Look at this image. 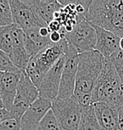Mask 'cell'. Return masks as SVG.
Wrapping results in <instances>:
<instances>
[{
  "instance_id": "6da1fadb",
  "label": "cell",
  "mask_w": 123,
  "mask_h": 130,
  "mask_svg": "<svg viewBox=\"0 0 123 130\" xmlns=\"http://www.w3.org/2000/svg\"><path fill=\"white\" fill-rule=\"evenodd\" d=\"M93 25L123 37V0H93L86 14Z\"/></svg>"
},
{
  "instance_id": "7a4b0ae2",
  "label": "cell",
  "mask_w": 123,
  "mask_h": 130,
  "mask_svg": "<svg viewBox=\"0 0 123 130\" xmlns=\"http://www.w3.org/2000/svg\"><path fill=\"white\" fill-rule=\"evenodd\" d=\"M105 58L96 50L79 54L74 96L92 95L97 79L101 73Z\"/></svg>"
},
{
  "instance_id": "3957f363",
  "label": "cell",
  "mask_w": 123,
  "mask_h": 130,
  "mask_svg": "<svg viewBox=\"0 0 123 130\" xmlns=\"http://www.w3.org/2000/svg\"><path fill=\"white\" fill-rule=\"evenodd\" d=\"M67 49L68 43L65 38L59 43L51 44L36 56L30 59L25 73L37 87H39L45 73L61 57L65 55Z\"/></svg>"
},
{
  "instance_id": "277c9868",
  "label": "cell",
  "mask_w": 123,
  "mask_h": 130,
  "mask_svg": "<svg viewBox=\"0 0 123 130\" xmlns=\"http://www.w3.org/2000/svg\"><path fill=\"white\" fill-rule=\"evenodd\" d=\"M121 85L112 62L109 59H105L101 73L97 79L93 91L92 103L107 102L118 91Z\"/></svg>"
},
{
  "instance_id": "5b68a950",
  "label": "cell",
  "mask_w": 123,
  "mask_h": 130,
  "mask_svg": "<svg viewBox=\"0 0 123 130\" xmlns=\"http://www.w3.org/2000/svg\"><path fill=\"white\" fill-rule=\"evenodd\" d=\"M51 111L61 130H78L81 118V108L74 96L69 99H55Z\"/></svg>"
},
{
  "instance_id": "8992f818",
  "label": "cell",
  "mask_w": 123,
  "mask_h": 130,
  "mask_svg": "<svg viewBox=\"0 0 123 130\" xmlns=\"http://www.w3.org/2000/svg\"><path fill=\"white\" fill-rule=\"evenodd\" d=\"M39 92L25 71L22 72L17 93L10 113L13 119L20 121L27 109L39 99Z\"/></svg>"
},
{
  "instance_id": "52a82bcc",
  "label": "cell",
  "mask_w": 123,
  "mask_h": 130,
  "mask_svg": "<svg viewBox=\"0 0 123 130\" xmlns=\"http://www.w3.org/2000/svg\"><path fill=\"white\" fill-rule=\"evenodd\" d=\"M65 39L79 54L89 53L95 50L96 31L93 25L86 19H83L77 23L70 32L65 34Z\"/></svg>"
},
{
  "instance_id": "ba28073f",
  "label": "cell",
  "mask_w": 123,
  "mask_h": 130,
  "mask_svg": "<svg viewBox=\"0 0 123 130\" xmlns=\"http://www.w3.org/2000/svg\"><path fill=\"white\" fill-rule=\"evenodd\" d=\"M78 63L79 53L72 45L68 44L57 99H69L74 94Z\"/></svg>"
},
{
  "instance_id": "9c48e42d",
  "label": "cell",
  "mask_w": 123,
  "mask_h": 130,
  "mask_svg": "<svg viewBox=\"0 0 123 130\" xmlns=\"http://www.w3.org/2000/svg\"><path fill=\"white\" fill-rule=\"evenodd\" d=\"M9 2L12 14L13 24L19 25L23 31L44 26L38 19L34 10L25 0H11Z\"/></svg>"
},
{
  "instance_id": "30bf717a",
  "label": "cell",
  "mask_w": 123,
  "mask_h": 130,
  "mask_svg": "<svg viewBox=\"0 0 123 130\" xmlns=\"http://www.w3.org/2000/svg\"><path fill=\"white\" fill-rule=\"evenodd\" d=\"M65 56L61 57L43 77L38 87L39 97L51 101V102L57 99L60 86L63 67L65 64Z\"/></svg>"
},
{
  "instance_id": "8fae6325",
  "label": "cell",
  "mask_w": 123,
  "mask_h": 130,
  "mask_svg": "<svg viewBox=\"0 0 123 130\" xmlns=\"http://www.w3.org/2000/svg\"><path fill=\"white\" fill-rule=\"evenodd\" d=\"M51 109V101L39 97L19 121L22 130H36L43 118Z\"/></svg>"
},
{
  "instance_id": "7c38bea8",
  "label": "cell",
  "mask_w": 123,
  "mask_h": 130,
  "mask_svg": "<svg viewBox=\"0 0 123 130\" xmlns=\"http://www.w3.org/2000/svg\"><path fill=\"white\" fill-rule=\"evenodd\" d=\"M13 31V48L8 57L17 68L25 71L30 60V56L25 46V32L19 25L12 24Z\"/></svg>"
},
{
  "instance_id": "4fadbf2b",
  "label": "cell",
  "mask_w": 123,
  "mask_h": 130,
  "mask_svg": "<svg viewBox=\"0 0 123 130\" xmlns=\"http://www.w3.org/2000/svg\"><path fill=\"white\" fill-rule=\"evenodd\" d=\"M21 73L22 72H5L0 79V96L3 101L4 107L9 112L11 111L14 102Z\"/></svg>"
},
{
  "instance_id": "5bb4252c",
  "label": "cell",
  "mask_w": 123,
  "mask_h": 130,
  "mask_svg": "<svg viewBox=\"0 0 123 130\" xmlns=\"http://www.w3.org/2000/svg\"><path fill=\"white\" fill-rule=\"evenodd\" d=\"M92 25V24H91ZM96 31V46L95 50L101 54L105 59H108L111 55L120 49V38L111 31L93 25Z\"/></svg>"
},
{
  "instance_id": "9a60e30c",
  "label": "cell",
  "mask_w": 123,
  "mask_h": 130,
  "mask_svg": "<svg viewBox=\"0 0 123 130\" xmlns=\"http://www.w3.org/2000/svg\"><path fill=\"white\" fill-rule=\"evenodd\" d=\"M28 5L32 7L38 19L44 26L53 20V16L62 6L58 0H25Z\"/></svg>"
},
{
  "instance_id": "2e32d148",
  "label": "cell",
  "mask_w": 123,
  "mask_h": 130,
  "mask_svg": "<svg viewBox=\"0 0 123 130\" xmlns=\"http://www.w3.org/2000/svg\"><path fill=\"white\" fill-rule=\"evenodd\" d=\"M95 115L102 130H119L118 111L106 102L94 104Z\"/></svg>"
},
{
  "instance_id": "e0dca14e",
  "label": "cell",
  "mask_w": 123,
  "mask_h": 130,
  "mask_svg": "<svg viewBox=\"0 0 123 130\" xmlns=\"http://www.w3.org/2000/svg\"><path fill=\"white\" fill-rule=\"evenodd\" d=\"M25 32V46L30 58L36 56L42 50L51 45L49 37H43L39 33V28L24 31Z\"/></svg>"
},
{
  "instance_id": "ac0fdd59",
  "label": "cell",
  "mask_w": 123,
  "mask_h": 130,
  "mask_svg": "<svg viewBox=\"0 0 123 130\" xmlns=\"http://www.w3.org/2000/svg\"><path fill=\"white\" fill-rule=\"evenodd\" d=\"M78 130H102L95 115L94 104L81 111V118Z\"/></svg>"
},
{
  "instance_id": "d6986e66",
  "label": "cell",
  "mask_w": 123,
  "mask_h": 130,
  "mask_svg": "<svg viewBox=\"0 0 123 130\" xmlns=\"http://www.w3.org/2000/svg\"><path fill=\"white\" fill-rule=\"evenodd\" d=\"M13 48L12 25L0 27V50L9 56Z\"/></svg>"
},
{
  "instance_id": "ffe728a7",
  "label": "cell",
  "mask_w": 123,
  "mask_h": 130,
  "mask_svg": "<svg viewBox=\"0 0 123 130\" xmlns=\"http://www.w3.org/2000/svg\"><path fill=\"white\" fill-rule=\"evenodd\" d=\"M13 24L10 2L8 0H0V27L7 26Z\"/></svg>"
},
{
  "instance_id": "44dd1931",
  "label": "cell",
  "mask_w": 123,
  "mask_h": 130,
  "mask_svg": "<svg viewBox=\"0 0 123 130\" xmlns=\"http://www.w3.org/2000/svg\"><path fill=\"white\" fill-rule=\"evenodd\" d=\"M36 130H61L51 109L43 118Z\"/></svg>"
},
{
  "instance_id": "7402d4cb",
  "label": "cell",
  "mask_w": 123,
  "mask_h": 130,
  "mask_svg": "<svg viewBox=\"0 0 123 130\" xmlns=\"http://www.w3.org/2000/svg\"><path fill=\"white\" fill-rule=\"evenodd\" d=\"M108 59L112 62L117 74L120 78V82L123 85V51L120 49L113 55H111Z\"/></svg>"
},
{
  "instance_id": "603a6c76",
  "label": "cell",
  "mask_w": 123,
  "mask_h": 130,
  "mask_svg": "<svg viewBox=\"0 0 123 130\" xmlns=\"http://www.w3.org/2000/svg\"><path fill=\"white\" fill-rule=\"evenodd\" d=\"M0 71L5 73V72H11V73H19L23 72L15 67L13 63L11 61L10 58L7 54H5L3 51L0 50Z\"/></svg>"
},
{
  "instance_id": "cb8c5ba5",
  "label": "cell",
  "mask_w": 123,
  "mask_h": 130,
  "mask_svg": "<svg viewBox=\"0 0 123 130\" xmlns=\"http://www.w3.org/2000/svg\"><path fill=\"white\" fill-rule=\"evenodd\" d=\"M0 130H22L19 121L11 118L0 124Z\"/></svg>"
},
{
  "instance_id": "d4e9b609",
  "label": "cell",
  "mask_w": 123,
  "mask_h": 130,
  "mask_svg": "<svg viewBox=\"0 0 123 130\" xmlns=\"http://www.w3.org/2000/svg\"><path fill=\"white\" fill-rule=\"evenodd\" d=\"M62 27H63L62 24L59 20H56V19H53V20L48 25V29H49V31H50V32L59 31L62 29Z\"/></svg>"
},
{
  "instance_id": "484cf974",
  "label": "cell",
  "mask_w": 123,
  "mask_h": 130,
  "mask_svg": "<svg viewBox=\"0 0 123 130\" xmlns=\"http://www.w3.org/2000/svg\"><path fill=\"white\" fill-rule=\"evenodd\" d=\"M11 118H12V117H11L9 111H7V110L5 108L0 109V124L8 119H11Z\"/></svg>"
},
{
  "instance_id": "4316f807",
  "label": "cell",
  "mask_w": 123,
  "mask_h": 130,
  "mask_svg": "<svg viewBox=\"0 0 123 130\" xmlns=\"http://www.w3.org/2000/svg\"><path fill=\"white\" fill-rule=\"evenodd\" d=\"M119 118V130H123V107L118 110Z\"/></svg>"
},
{
  "instance_id": "83f0119b",
  "label": "cell",
  "mask_w": 123,
  "mask_h": 130,
  "mask_svg": "<svg viewBox=\"0 0 123 130\" xmlns=\"http://www.w3.org/2000/svg\"><path fill=\"white\" fill-rule=\"evenodd\" d=\"M120 50H122L123 51V37L120 39Z\"/></svg>"
},
{
  "instance_id": "f1b7e54d",
  "label": "cell",
  "mask_w": 123,
  "mask_h": 130,
  "mask_svg": "<svg viewBox=\"0 0 123 130\" xmlns=\"http://www.w3.org/2000/svg\"><path fill=\"white\" fill-rule=\"evenodd\" d=\"M3 108H5V107H4V103H3V101H2L1 96H0V109H3Z\"/></svg>"
},
{
  "instance_id": "f546056e",
  "label": "cell",
  "mask_w": 123,
  "mask_h": 130,
  "mask_svg": "<svg viewBox=\"0 0 123 130\" xmlns=\"http://www.w3.org/2000/svg\"><path fill=\"white\" fill-rule=\"evenodd\" d=\"M3 72H1V71H0V79H1V77H2V75H3Z\"/></svg>"
}]
</instances>
